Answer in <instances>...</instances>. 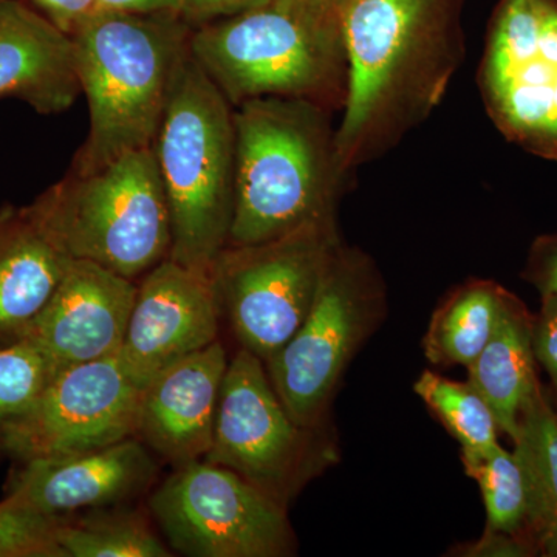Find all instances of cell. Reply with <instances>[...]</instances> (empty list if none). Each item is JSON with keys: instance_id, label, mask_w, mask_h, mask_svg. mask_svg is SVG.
<instances>
[{"instance_id": "3", "label": "cell", "mask_w": 557, "mask_h": 557, "mask_svg": "<svg viewBox=\"0 0 557 557\" xmlns=\"http://www.w3.org/2000/svg\"><path fill=\"white\" fill-rule=\"evenodd\" d=\"M193 28L172 11L101 10L70 36L90 131L69 172L90 174L152 148Z\"/></svg>"}, {"instance_id": "1", "label": "cell", "mask_w": 557, "mask_h": 557, "mask_svg": "<svg viewBox=\"0 0 557 557\" xmlns=\"http://www.w3.org/2000/svg\"><path fill=\"white\" fill-rule=\"evenodd\" d=\"M448 0H347L339 10L348 60L336 163L346 177L423 123L448 90L463 47Z\"/></svg>"}, {"instance_id": "10", "label": "cell", "mask_w": 557, "mask_h": 557, "mask_svg": "<svg viewBox=\"0 0 557 557\" xmlns=\"http://www.w3.org/2000/svg\"><path fill=\"white\" fill-rule=\"evenodd\" d=\"M287 509L236 472L199 460L175 468L149 511L171 549L189 557H288L298 539Z\"/></svg>"}, {"instance_id": "4", "label": "cell", "mask_w": 557, "mask_h": 557, "mask_svg": "<svg viewBox=\"0 0 557 557\" xmlns=\"http://www.w3.org/2000/svg\"><path fill=\"white\" fill-rule=\"evenodd\" d=\"M189 51L233 108L295 98L344 109L348 60L341 16L311 0H270L193 28Z\"/></svg>"}, {"instance_id": "22", "label": "cell", "mask_w": 557, "mask_h": 557, "mask_svg": "<svg viewBox=\"0 0 557 557\" xmlns=\"http://www.w3.org/2000/svg\"><path fill=\"white\" fill-rule=\"evenodd\" d=\"M58 542L67 557H171L170 545L139 509L126 505L61 516Z\"/></svg>"}, {"instance_id": "16", "label": "cell", "mask_w": 557, "mask_h": 557, "mask_svg": "<svg viewBox=\"0 0 557 557\" xmlns=\"http://www.w3.org/2000/svg\"><path fill=\"white\" fill-rule=\"evenodd\" d=\"M228 362L215 341L164 369L143 391L137 437L172 468L203 460L211 449Z\"/></svg>"}, {"instance_id": "15", "label": "cell", "mask_w": 557, "mask_h": 557, "mask_svg": "<svg viewBox=\"0 0 557 557\" xmlns=\"http://www.w3.org/2000/svg\"><path fill=\"white\" fill-rule=\"evenodd\" d=\"M159 475L157 456L138 437L104 448L20 461L5 496L51 516L113 507L141 496Z\"/></svg>"}, {"instance_id": "23", "label": "cell", "mask_w": 557, "mask_h": 557, "mask_svg": "<svg viewBox=\"0 0 557 557\" xmlns=\"http://www.w3.org/2000/svg\"><path fill=\"white\" fill-rule=\"evenodd\" d=\"M413 392L460 443L461 456H486L500 445L493 410L468 381L460 383L424 370Z\"/></svg>"}, {"instance_id": "5", "label": "cell", "mask_w": 557, "mask_h": 557, "mask_svg": "<svg viewBox=\"0 0 557 557\" xmlns=\"http://www.w3.org/2000/svg\"><path fill=\"white\" fill-rule=\"evenodd\" d=\"M152 149L170 208L168 259L211 276L233 222L236 139L233 106L189 50L175 70Z\"/></svg>"}, {"instance_id": "24", "label": "cell", "mask_w": 557, "mask_h": 557, "mask_svg": "<svg viewBox=\"0 0 557 557\" xmlns=\"http://www.w3.org/2000/svg\"><path fill=\"white\" fill-rule=\"evenodd\" d=\"M461 463L469 478L474 479L482 491L486 509L485 530L527 541L525 483L515 453H508L498 445L486 456H461Z\"/></svg>"}, {"instance_id": "6", "label": "cell", "mask_w": 557, "mask_h": 557, "mask_svg": "<svg viewBox=\"0 0 557 557\" xmlns=\"http://www.w3.org/2000/svg\"><path fill=\"white\" fill-rule=\"evenodd\" d=\"M30 208L69 259L89 260L138 282L170 258V208L152 148L90 174L69 172Z\"/></svg>"}, {"instance_id": "11", "label": "cell", "mask_w": 557, "mask_h": 557, "mask_svg": "<svg viewBox=\"0 0 557 557\" xmlns=\"http://www.w3.org/2000/svg\"><path fill=\"white\" fill-rule=\"evenodd\" d=\"M479 87L509 143L557 163V0H502Z\"/></svg>"}, {"instance_id": "7", "label": "cell", "mask_w": 557, "mask_h": 557, "mask_svg": "<svg viewBox=\"0 0 557 557\" xmlns=\"http://www.w3.org/2000/svg\"><path fill=\"white\" fill-rule=\"evenodd\" d=\"M386 314V284L379 267L362 249L341 242L306 321L263 362L271 386L296 423L327 424L344 373Z\"/></svg>"}, {"instance_id": "14", "label": "cell", "mask_w": 557, "mask_h": 557, "mask_svg": "<svg viewBox=\"0 0 557 557\" xmlns=\"http://www.w3.org/2000/svg\"><path fill=\"white\" fill-rule=\"evenodd\" d=\"M137 292V281L89 260L70 259L46 306L14 341L39 348L58 372L115 357Z\"/></svg>"}, {"instance_id": "30", "label": "cell", "mask_w": 557, "mask_h": 557, "mask_svg": "<svg viewBox=\"0 0 557 557\" xmlns=\"http://www.w3.org/2000/svg\"><path fill=\"white\" fill-rule=\"evenodd\" d=\"M270 0H182V16L193 27L263 5Z\"/></svg>"}, {"instance_id": "12", "label": "cell", "mask_w": 557, "mask_h": 557, "mask_svg": "<svg viewBox=\"0 0 557 557\" xmlns=\"http://www.w3.org/2000/svg\"><path fill=\"white\" fill-rule=\"evenodd\" d=\"M143 391L116 355L61 369L3 429L2 456L20 463L137 437Z\"/></svg>"}, {"instance_id": "18", "label": "cell", "mask_w": 557, "mask_h": 557, "mask_svg": "<svg viewBox=\"0 0 557 557\" xmlns=\"http://www.w3.org/2000/svg\"><path fill=\"white\" fill-rule=\"evenodd\" d=\"M69 260L30 205L0 207V344L16 339L42 310Z\"/></svg>"}, {"instance_id": "9", "label": "cell", "mask_w": 557, "mask_h": 557, "mask_svg": "<svg viewBox=\"0 0 557 557\" xmlns=\"http://www.w3.org/2000/svg\"><path fill=\"white\" fill-rule=\"evenodd\" d=\"M341 242L338 225L330 222L220 252L211 281L240 348L265 362L292 339Z\"/></svg>"}, {"instance_id": "21", "label": "cell", "mask_w": 557, "mask_h": 557, "mask_svg": "<svg viewBox=\"0 0 557 557\" xmlns=\"http://www.w3.org/2000/svg\"><path fill=\"white\" fill-rule=\"evenodd\" d=\"M508 289L487 278H469L448 293L432 313L421 346L440 368H469L496 329Z\"/></svg>"}, {"instance_id": "17", "label": "cell", "mask_w": 557, "mask_h": 557, "mask_svg": "<svg viewBox=\"0 0 557 557\" xmlns=\"http://www.w3.org/2000/svg\"><path fill=\"white\" fill-rule=\"evenodd\" d=\"M81 94L72 38L21 0H0V98L58 115Z\"/></svg>"}, {"instance_id": "31", "label": "cell", "mask_w": 557, "mask_h": 557, "mask_svg": "<svg viewBox=\"0 0 557 557\" xmlns=\"http://www.w3.org/2000/svg\"><path fill=\"white\" fill-rule=\"evenodd\" d=\"M454 556L487 557V556H533L534 552L525 539L509 534L486 531L483 536L469 544L457 545Z\"/></svg>"}, {"instance_id": "33", "label": "cell", "mask_w": 557, "mask_h": 557, "mask_svg": "<svg viewBox=\"0 0 557 557\" xmlns=\"http://www.w3.org/2000/svg\"><path fill=\"white\" fill-rule=\"evenodd\" d=\"M314 5L321 7V9L336 11L339 13L341 7L347 2V0H311Z\"/></svg>"}, {"instance_id": "26", "label": "cell", "mask_w": 557, "mask_h": 557, "mask_svg": "<svg viewBox=\"0 0 557 557\" xmlns=\"http://www.w3.org/2000/svg\"><path fill=\"white\" fill-rule=\"evenodd\" d=\"M61 516L11 497L0 500V557H67L58 542Z\"/></svg>"}, {"instance_id": "13", "label": "cell", "mask_w": 557, "mask_h": 557, "mask_svg": "<svg viewBox=\"0 0 557 557\" xmlns=\"http://www.w3.org/2000/svg\"><path fill=\"white\" fill-rule=\"evenodd\" d=\"M220 307L211 276L166 259L138 281L119 357L139 387L180 359L219 341Z\"/></svg>"}, {"instance_id": "29", "label": "cell", "mask_w": 557, "mask_h": 557, "mask_svg": "<svg viewBox=\"0 0 557 557\" xmlns=\"http://www.w3.org/2000/svg\"><path fill=\"white\" fill-rule=\"evenodd\" d=\"M44 16L65 35L72 36L84 22L101 11L98 0H33Z\"/></svg>"}, {"instance_id": "2", "label": "cell", "mask_w": 557, "mask_h": 557, "mask_svg": "<svg viewBox=\"0 0 557 557\" xmlns=\"http://www.w3.org/2000/svg\"><path fill=\"white\" fill-rule=\"evenodd\" d=\"M332 112L295 98L233 108L234 214L226 247H248L336 222L346 175L336 163Z\"/></svg>"}, {"instance_id": "20", "label": "cell", "mask_w": 557, "mask_h": 557, "mask_svg": "<svg viewBox=\"0 0 557 557\" xmlns=\"http://www.w3.org/2000/svg\"><path fill=\"white\" fill-rule=\"evenodd\" d=\"M525 483V536L534 555L557 557V410L539 386L512 438Z\"/></svg>"}, {"instance_id": "32", "label": "cell", "mask_w": 557, "mask_h": 557, "mask_svg": "<svg viewBox=\"0 0 557 557\" xmlns=\"http://www.w3.org/2000/svg\"><path fill=\"white\" fill-rule=\"evenodd\" d=\"M106 11H127V13H160L172 11L182 13V0H98Z\"/></svg>"}, {"instance_id": "27", "label": "cell", "mask_w": 557, "mask_h": 557, "mask_svg": "<svg viewBox=\"0 0 557 557\" xmlns=\"http://www.w3.org/2000/svg\"><path fill=\"white\" fill-rule=\"evenodd\" d=\"M533 350L552 380L557 410V295L542 296L541 310L533 317Z\"/></svg>"}, {"instance_id": "25", "label": "cell", "mask_w": 557, "mask_h": 557, "mask_svg": "<svg viewBox=\"0 0 557 557\" xmlns=\"http://www.w3.org/2000/svg\"><path fill=\"white\" fill-rule=\"evenodd\" d=\"M57 372L53 362L30 343L0 344V437L7 424L39 397Z\"/></svg>"}, {"instance_id": "28", "label": "cell", "mask_w": 557, "mask_h": 557, "mask_svg": "<svg viewBox=\"0 0 557 557\" xmlns=\"http://www.w3.org/2000/svg\"><path fill=\"white\" fill-rule=\"evenodd\" d=\"M523 281L544 295H557V234H544L531 244Z\"/></svg>"}, {"instance_id": "8", "label": "cell", "mask_w": 557, "mask_h": 557, "mask_svg": "<svg viewBox=\"0 0 557 557\" xmlns=\"http://www.w3.org/2000/svg\"><path fill=\"white\" fill-rule=\"evenodd\" d=\"M338 458L329 424L296 423L271 386L262 359L239 348L223 379L211 449L203 460L231 469L288 508Z\"/></svg>"}, {"instance_id": "19", "label": "cell", "mask_w": 557, "mask_h": 557, "mask_svg": "<svg viewBox=\"0 0 557 557\" xmlns=\"http://www.w3.org/2000/svg\"><path fill=\"white\" fill-rule=\"evenodd\" d=\"M468 383L493 410L498 431L515 438L520 412L541 383L533 350V314L512 293L505 299L493 335L468 368Z\"/></svg>"}]
</instances>
